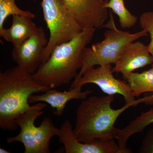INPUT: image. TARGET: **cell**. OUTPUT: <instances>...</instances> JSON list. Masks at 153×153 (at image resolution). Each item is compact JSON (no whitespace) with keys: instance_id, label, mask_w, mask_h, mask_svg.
<instances>
[{"instance_id":"cell-20","label":"cell","mask_w":153,"mask_h":153,"mask_svg":"<svg viewBox=\"0 0 153 153\" xmlns=\"http://www.w3.org/2000/svg\"><path fill=\"white\" fill-rule=\"evenodd\" d=\"M0 153H10V152H9L8 151H7V150L5 149L1 148L0 149Z\"/></svg>"},{"instance_id":"cell-8","label":"cell","mask_w":153,"mask_h":153,"mask_svg":"<svg viewBox=\"0 0 153 153\" xmlns=\"http://www.w3.org/2000/svg\"><path fill=\"white\" fill-rule=\"evenodd\" d=\"M49 40L42 27H38L34 34L22 44L13 47L12 60L17 66L34 74L42 64L43 54Z\"/></svg>"},{"instance_id":"cell-12","label":"cell","mask_w":153,"mask_h":153,"mask_svg":"<svg viewBox=\"0 0 153 153\" xmlns=\"http://www.w3.org/2000/svg\"><path fill=\"white\" fill-rule=\"evenodd\" d=\"M82 86L76 85L67 91H60L50 88L41 94H32L29 97V103L44 102L55 110L54 114L57 116L63 114L66 103L72 100H84L93 92L92 90L82 91Z\"/></svg>"},{"instance_id":"cell-13","label":"cell","mask_w":153,"mask_h":153,"mask_svg":"<svg viewBox=\"0 0 153 153\" xmlns=\"http://www.w3.org/2000/svg\"><path fill=\"white\" fill-rule=\"evenodd\" d=\"M12 16L11 27L0 31V36L16 47L32 36L38 27L30 17L18 15Z\"/></svg>"},{"instance_id":"cell-9","label":"cell","mask_w":153,"mask_h":153,"mask_svg":"<svg viewBox=\"0 0 153 153\" xmlns=\"http://www.w3.org/2000/svg\"><path fill=\"white\" fill-rule=\"evenodd\" d=\"M82 30L102 27L109 16L104 0H62Z\"/></svg>"},{"instance_id":"cell-5","label":"cell","mask_w":153,"mask_h":153,"mask_svg":"<svg viewBox=\"0 0 153 153\" xmlns=\"http://www.w3.org/2000/svg\"><path fill=\"white\" fill-rule=\"evenodd\" d=\"M46 103H38V106L19 116L16 122L21 131L15 137L6 139L8 143L20 142L24 145L25 153H50V140L58 136L59 128L55 127L50 118L45 117L39 126L35 125V120L43 114Z\"/></svg>"},{"instance_id":"cell-6","label":"cell","mask_w":153,"mask_h":153,"mask_svg":"<svg viewBox=\"0 0 153 153\" xmlns=\"http://www.w3.org/2000/svg\"><path fill=\"white\" fill-rule=\"evenodd\" d=\"M41 5L50 33L42 64L48 60L55 47L70 41L82 30L62 0H42Z\"/></svg>"},{"instance_id":"cell-1","label":"cell","mask_w":153,"mask_h":153,"mask_svg":"<svg viewBox=\"0 0 153 153\" xmlns=\"http://www.w3.org/2000/svg\"><path fill=\"white\" fill-rule=\"evenodd\" d=\"M114 95L92 96L82 100L76 111V122L73 129L80 142L89 143L96 139H114L115 123L128 108L140 103L153 105V94L139 98L120 108L113 109Z\"/></svg>"},{"instance_id":"cell-11","label":"cell","mask_w":153,"mask_h":153,"mask_svg":"<svg viewBox=\"0 0 153 153\" xmlns=\"http://www.w3.org/2000/svg\"><path fill=\"white\" fill-rule=\"evenodd\" d=\"M135 41L126 47L112 68L113 72L122 74L124 80L134 70L153 64V57L147 46L142 42Z\"/></svg>"},{"instance_id":"cell-10","label":"cell","mask_w":153,"mask_h":153,"mask_svg":"<svg viewBox=\"0 0 153 153\" xmlns=\"http://www.w3.org/2000/svg\"><path fill=\"white\" fill-rule=\"evenodd\" d=\"M59 142L66 153H118L119 146L114 139H96L89 143L80 142L74 135L70 121L66 120L59 128Z\"/></svg>"},{"instance_id":"cell-16","label":"cell","mask_w":153,"mask_h":153,"mask_svg":"<svg viewBox=\"0 0 153 153\" xmlns=\"http://www.w3.org/2000/svg\"><path fill=\"white\" fill-rule=\"evenodd\" d=\"M105 7L117 15L123 29H129L134 27L137 22V17L132 15L126 7L124 0H109Z\"/></svg>"},{"instance_id":"cell-7","label":"cell","mask_w":153,"mask_h":153,"mask_svg":"<svg viewBox=\"0 0 153 153\" xmlns=\"http://www.w3.org/2000/svg\"><path fill=\"white\" fill-rule=\"evenodd\" d=\"M111 64L98 66L97 68L91 67L86 70L80 77L74 79L69 89L76 85L83 86L92 83L97 85L107 95L118 94L123 97L126 104L135 100L131 89L126 80L116 79L114 76Z\"/></svg>"},{"instance_id":"cell-21","label":"cell","mask_w":153,"mask_h":153,"mask_svg":"<svg viewBox=\"0 0 153 153\" xmlns=\"http://www.w3.org/2000/svg\"><path fill=\"white\" fill-rule=\"evenodd\" d=\"M104 1H105V2H108L109 0H104Z\"/></svg>"},{"instance_id":"cell-15","label":"cell","mask_w":153,"mask_h":153,"mask_svg":"<svg viewBox=\"0 0 153 153\" xmlns=\"http://www.w3.org/2000/svg\"><path fill=\"white\" fill-rule=\"evenodd\" d=\"M134 97L143 93L153 92V64L149 70L141 73L132 72L126 79Z\"/></svg>"},{"instance_id":"cell-19","label":"cell","mask_w":153,"mask_h":153,"mask_svg":"<svg viewBox=\"0 0 153 153\" xmlns=\"http://www.w3.org/2000/svg\"><path fill=\"white\" fill-rule=\"evenodd\" d=\"M140 153H153V129L146 134L138 151Z\"/></svg>"},{"instance_id":"cell-18","label":"cell","mask_w":153,"mask_h":153,"mask_svg":"<svg viewBox=\"0 0 153 153\" xmlns=\"http://www.w3.org/2000/svg\"><path fill=\"white\" fill-rule=\"evenodd\" d=\"M140 24L142 28L146 30L150 36L151 42L147 48L153 57V12H146L142 14L140 18Z\"/></svg>"},{"instance_id":"cell-14","label":"cell","mask_w":153,"mask_h":153,"mask_svg":"<svg viewBox=\"0 0 153 153\" xmlns=\"http://www.w3.org/2000/svg\"><path fill=\"white\" fill-rule=\"evenodd\" d=\"M153 123V108H152L146 112H142L140 115L131 122L124 128L120 129L116 128L114 139L118 141V153H131V151L126 146L129 137L134 134L142 131L148 126Z\"/></svg>"},{"instance_id":"cell-3","label":"cell","mask_w":153,"mask_h":153,"mask_svg":"<svg viewBox=\"0 0 153 153\" xmlns=\"http://www.w3.org/2000/svg\"><path fill=\"white\" fill-rule=\"evenodd\" d=\"M95 29H85L70 41L55 47L48 60L33 75L41 85L55 88L68 84L78 76L82 53L94 36Z\"/></svg>"},{"instance_id":"cell-4","label":"cell","mask_w":153,"mask_h":153,"mask_svg":"<svg viewBox=\"0 0 153 153\" xmlns=\"http://www.w3.org/2000/svg\"><path fill=\"white\" fill-rule=\"evenodd\" d=\"M109 20L104 27L108 29L104 34L103 41L85 47L82 53V66L78 76L79 78L88 68L104 64H115L123 50L130 43L148 35L146 30L131 34L117 27L112 11L110 10Z\"/></svg>"},{"instance_id":"cell-17","label":"cell","mask_w":153,"mask_h":153,"mask_svg":"<svg viewBox=\"0 0 153 153\" xmlns=\"http://www.w3.org/2000/svg\"><path fill=\"white\" fill-rule=\"evenodd\" d=\"M18 15L36 18V15L29 11L21 10L16 5V0H0V31L4 29V24L6 19L10 16Z\"/></svg>"},{"instance_id":"cell-2","label":"cell","mask_w":153,"mask_h":153,"mask_svg":"<svg viewBox=\"0 0 153 153\" xmlns=\"http://www.w3.org/2000/svg\"><path fill=\"white\" fill-rule=\"evenodd\" d=\"M50 88L17 65L0 72V128L5 131L16 130L17 118L38 106V103L30 105V96Z\"/></svg>"}]
</instances>
